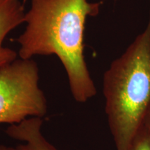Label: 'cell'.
Returning <instances> with one entry per match:
<instances>
[{"instance_id":"6da1fadb","label":"cell","mask_w":150,"mask_h":150,"mask_svg":"<svg viewBox=\"0 0 150 150\" xmlns=\"http://www.w3.org/2000/svg\"><path fill=\"white\" fill-rule=\"evenodd\" d=\"M101 3L88 0H31L25 29L17 39L18 55H55L66 72L74 100L85 103L95 96L96 86L84 57V31L88 17L99 13Z\"/></svg>"},{"instance_id":"7a4b0ae2","label":"cell","mask_w":150,"mask_h":150,"mask_svg":"<svg viewBox=\"0 0 150 150\" xmlns=\"http://www.w3.org/2000/svg\"><path fill=\"white\" fill-rule=\"evenodd\" d=\"M102 91L115 150H131L150 110V8L145 29L105 71Z\"/></svg>"},{"instance_id":"3957f363","label":"cell","mask_w":150,"mask_h":150,"mask_svg":"<svg viewBox=\"0 0 150 150\" xmlns=\"http://www.w3.org/2000/svg\"><path fill=\"white\" fill-rule=\"evenodd\" d=\"M39 79L32 59H16L0 67V124L15 125L46 115L47 102Z\"/></svg>"},{"instance_id":"277c9868","label":"cell","mask_w":150,"mask_h":150,"mask_svg":"<svg viewBox=\"0 0 150 150\" xmlns=\"http://www.w3.org/2000/svg\"><path fill=\"white\" fill-rule=\"evenodd\" d=\"M25 12L21 0H0V67L17 59L18 53L4 46V41L13 30L24 23Z\"/></svg>"},{"instance_id":"5b68a950","label":"cell","mask_w":150,"mask_h":150,"mask_svg":"<svg viewBox=\"0 0 150 150\" xmlns=\"http://www.w3.org/2000/svg\"><path fill=\"white\" fill-rule=\"evenodd\" d=\"M42 125V118L29 117L18 124L11 125L6 133L13 139L22 142L16 150H57L45 138Z\"/></svg>"},{"instance_id":"8992f818","label":"cell","mask_w":150,"mask_h":150,"mask_svg":"<svg viewBox=\"0 0 150 150\" xmlns=\"http://www.w3.org/2000/svg\"><path fill=\"white\" fill-rule=\"evenodd\" d=\"M131 150H150V134L144 127L137 135Z\"/></svg>"},{"instance_id":"52a82bcc","label":"cell","mask_w":150,"mask_h":150,"mask_svg":"<svg viewBox=\"0 0 150 150\" xmlns=\"http://www.w3.org/2000/svg\"><path fill=\"white\" fill-rule=\"evenodd\" d=\"M144 127L147 129L148 131V132L150 134V110L149 112H148L147 117L145 118V122H144Z\"/></svg>"},{"instance_id":"ba28073f","label":"cell","mask_w":150,"mask_h":150,"mask_svg":"<svg viewBox=\"0 0 150 150\" xmlns=\"http://www.w3.org/2000/svg\"><path fill=\"white\" fill-rule=\"evenodd\" d=\"M0 150H16V148H13L11 147H8L6 145H0Z\"/></svg>"}]
</instances>
